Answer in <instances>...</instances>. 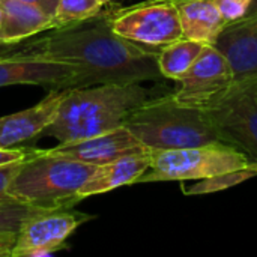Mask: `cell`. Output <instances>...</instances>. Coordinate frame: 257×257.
<instances>
[{
    "label": "cell",
    "instance_id": "28",
    "mask_svg": "<svg viewBox=\"0 0 257 257\" xmlns=\"http://www.w3.org/2000/svg\"><path fill=\"white\" fill-rule=\"evenodd\" d=\"M2 20H3V8H2V3H0V24H2Z\"/></svg>",
    "mask_w": 257,
    "mask_h": 257
},
{
    "label": "cell",
    "instance_id": "4",
    "mask_svg": "<svg viewBox=\"0 0 257 257\" xmlns=\"http://www.w3.org/2000/svg\"><path fill=\"white\" fill-rule=\"evenodd\" d=\"M98 166L77 160L35 154L27 158L8 185V194L18 203L51 211L74 208L78 190L92 176Z\"/></svg>",
    "mask_w": 257,
    "mask_h": 257
},
{
    "label": "cell",
    "instance_id": "9",
    "mask_svg": "<svg viewBox=\"0 0 257 257\" xmlns=\"http://www.w3.org/2000/svg\"><path fill=\"white\" fill-rule=\"evenodd\" d=\"M173 98L184 105L206 108L223 98L235 83L229 59L214 45H205L193 66L178 80Z\"/></svg>",
    "mask_w": 257,
    "mask_h": 257
},
{
    "label": "cell",
    "instance_id": "27",
    "mask_svg": "<svg viewBox=\"0 0 257 257\" xmlns=\"http://www.w3.org/2000/svg\"><path fill=\"white\" fill-rule=\"evenodd\" d=\"M102 2V5H111L113 2H116V0H101Z\"/></svg>",
    "mask_w": 257,
    "mask_h": 257
},
{
    "label": "cell",
    "instance_id": "26",
    "mask_svg": "<svg viewBox=\"0 0 257 257\" xmlns=\"http://www.w3.org/2000/svg\"><path fill=\"white\" fill-rule=\"evenodd\" d=\"M253 17H257V0H253V2H251V5H250L247 14H245V17H244L242 20H245V18H253Z\"/></svg>",
    "mask_w": 257,
    "mask_h": 257
},
{
    "label": "cell",
    "instance_id": "14",
    "mask_svg": "<svg viewBox=\"0 0 257 257\" xmlns=\"http://www.w3.org/2000/svg\"><path fill=\"white\" fill-rule=\"evenodd\" d=\"M3 20L0 24V44H21L29 38L56 29L54 18L39 6L24 0H3Z\"/></svg>",
    "mask_w": 257,
    "mask_h": 257
},
{
    "label": "cell",
    "instance_id": "10",
    "mask_svg": "<svg viewBox=\"0 0 257 257\" xmlns=\"http://www.w3.org/2000/svg\"><path fill=\"white\" fill-rule=\"evenodd\" d=\"M36 84L47 90L92 86L89 75L74 65L23 56H0V87Z\"/></svg>",
    "mask_w": 257,
    "mask_h": 257
},
{
    "label": "cell",
    "instance_id": "25",
    "mask_svg": "<svg viewBox=\"0 0 257 257\" xmlns=\"http://www.w3.org/2000/svg\"><path fill=\"white\" fill-rule=\"evenodd\" d=\"M24 2H29V3H33V5L39 6L42 11H45L53 18H54V12H56L57 3H59V0H24Z\"/></svg>",
    "mask_w": 257,
    "mask_h": 257
},
{
    "label": "cell",
    "instance_id": "18",
    "mask_svg": "<svg viewBox=\"0 0 257 257\" xmlns=\"http://www.w3.org/2000/svg\"><path fill=\"white\" fill-rule=\"evenodd\" d=\"M257 176V163H251L245 167L223 172L205 179H199L194 185H190L188 188H184V193L187 196H196V194H209L223 191L227 188H232L235 185H239L251 178Z\"/></svg>",
    "mask_w": 257,
    "mask_h": 257
},
{
    "label": "cell",
    "instance_id": "1",
    "mask_svg": "<svg viewBox=\"0 0 257 257\" xmlns=\"http://www.w3.org/2000/svg\"><path fill=\"white\" fill-rule=\"evenodd\" d=\"M161 48V47H160ZM157 47L133 42L117 35L110 11L102 15L53 29L51 33L29 41L0 56H23L74 65L89 75L90 84H131L163 81Z\"/></svg>",
    "mask_w": 257,
    "mask_h": 257
},
{
    "label": "cell",
    "instance_id": "21",
    "mask_svg": "<svg viewBox=\"0 0 257 257\" xmlns=\"http://www.w3.org/2000/svg\"><path fill=\"white\" fill-rule=\"evenodd\" d=\"M251 2L253 0H215L218 9L227 24L242 20L251 5Z\"/></svg>",
    "mask_w": 257,
    "mask_h": 257
},
{
    "label": "cell",
    "instance_id": "8",
    "mask_svg": "<svg viewBox=\"0 0 257 257\" xmlns=\"http://www.w3.org/2000/svg\"><path fill=\"white\" fill-rule=\"evenodd\" d=\"M93 220L72 208L38 211L27 217L17 230L11 257H44L68 248L65 241L83 223Z\"/></svg>",
    "mask_w": 257,
    "mask_h": 257
},
{
    "label": "cell",
    "instance_id": "6",
    "mask_svg": "<svg viewBox=\"0 0 257 257\" xmlns=\"http://www.w3.org/2000/svg\"><path fill=\"white\" fill-rule=\"evenodd\" d=\"M220 142L244 152L257 163V93L254 81L233 83L217 102L203 108Z\"/></svg>",
    "mask_w": 257,
    "mask_h": 257
},
{
    "label": "cell",
    "instance_id": "2",
    "mask_svg": "<svg viewBox=\"0 0 257 257\" xmlns=\"http://www.w3.org/2000/svg\"><path fill=\"white\" fill-rule=\"evenodd\" d=\"M166 86L148 89L140 83H105L69 89L54 120L41 137H54L60 143L75 142L123 126L125 119L143 102L167 93Z\"/></svg>",
    "mask_w": 257,
    "mask_h": 257
},
{
    "label": "cell",
    "instance_id": "23",
    "mask_svg": "<svg viewBox=\"0 0 257 257\" xmlns=\"http://www.w3.org/2000/svg\"><path fill=\"white\" fill-rule=\"evenodd\" d=\"M33 154H35V148H11V149L0 148V167L21 160H27Z\"/></svg>",
    "mask_w": 257,
    "mask_h": 257
},
{
    "label": "cell",
    "instance_id": "15",
    "mask_svg": "<svg viewBox=\"0 0 257 257\" xmlns=\"http://www.w3.org/2000/svg\"><path fill=\"white\" fill-rule=\"evenodd\" d=\"M149 151L125 155L111 163L98 166L92 176L78 190V199L83 200L86 197L102 194L123 185H133L149 169Z\"/></svg>",
    "mask_w": 257,
    "mask_h": 257
},
{
    "label": "cell",
    "instance_id": "17",
    "mask_svg": "<svg viewBox=\"0 0 257 257\" xmlns=\"http://www.w3.org/2000/svg\"><path fill=\"white\" fill-rule=\"evenodd\" d=\"M203 48L205 44L187 38L163 45L158 51V66L161 75L175 81L181 80V77L193 66Z\"/></svg>",
    "mask_w": 257,
    "mask_h": 257
},
{
    "label": "cell",
    "instance_id": "29",
    "mask_svg": "<svg viewBox=\"0 0 257 257\" xmlns=\"http://www.w3.org/2000/svg\"><path fill=\"white\" fill-rule=\"evenodd\" d=\"M254 87H256V93H257V80H254Z\"/></svg>",
    "mask_w": 257,
    "mask_h": 257
},
{
    "label": "cell",
    "instance_id": "5",
    "mask_svg": "<svg viewBox=\"0 0 257 257\" xmlns=\"http://www.w3.org/2000/svg\"><path fill=\"white\" fill-rule=\"evenodd\" d=\"M149 154L151 166L136 184L199 181L254 163L239 149L221 142L182 149H155Z\"/></svg>",
    "mask_w": 257,
    "mask_h": 257
},
{
    "label": "cell",
    "instance_id": "19",
    "mask_svg": "<svg viewBox=\"0 0 257 257\" xmlns=\"http://www.w3.org/2000/svg\"><path fill=\"white\" fill-rule=\"evenodd\" d=\"M101 0H59L54 12L56 27L95 17L102 9Z\"/></svg>",
    "mask_w": 257,
    "mask_h": 257
},
{
    "label": "cell",
    "instance_id": "11",
    "mask_svg": "<svg viewBox=\"0 0 257 257\" xmlns=\"http://www.w3.org/2000/svg\"><path fill=\"white\" fill-rule=\"evenodd\" d=\"M146 151L148 149L131 134L126 126H119L93 137L60 143L51 149H39V154L71 158L92 166H102L120 157Z\"/></svg>",
    "mask_w": 257,
    "mask_h": 257
},
{
    "label": "cell",
    "instance_id": "7",
    "mask_svg": "<svg viewBox=\"0 0 257 257\" xmlns=\"http://www.w3.org/2000/svg\"><path fill=\"white\" fill-rule=\"evenodd\" d=\"M113 30L137 44L163 47L184 38L175 0H148L110 11Z\"/></svg>",
    "mask_w": 257,
    "mask_h": 257
},
{
    "label": "cell",
    "instance_id": "30",
    "mask_svg": "<svg viewBox=\"0 0 257 257\" xmlns=\"http://www.w3.org/2000/svg\"><path fill=\"white\" fill-rule=\"evenodd\" d=\"M0 2H3V0H0Z\"/></svg>",
    "mask_w": 257,
    "mask_h": 257
},
{
    "label": "cell",
    "instance_id": "13",
    "mask_svg": "<svg viewBox=\"0 0 257 257\" xmlns=\"http://www.w3.org/2000/svg\"><path fill=\"white\" fill-rule=\"evenodd\" d=\"M214 47L229 59L235 83L257 80V17L226 24Z\"/></svg>",
    "mask_w": 257,
    "mask_h": 257
},
{
    "label": "cell",
    "instance_id": "22",
    "mask_svg": "<svg viewBox=\"0 0 257 257\" xmlns=\"http://www.w3.org/2000/svg\"><path fill=\"white\" fill-rule=\"evenodd\" d=\"M24 161L26 160H21V161H17V163L0 167V203H12V202H15L14 199H11V196L8 194L6 190H8L9 182L12 181V178L20 170V167L23 166Z\"/></svg>",
    "mask_w": 257,
    "mask_h": 257
},
{
    "label": "cell",
    "instance_id": "3",
    "mask_svg": "<svg viewBox=\"0 0 257 257\" xmlns=\"http://www.w3.org/2000/svg\"><path fill=\"white\" fill-rule=\"evenodd\" d=\"M123 126L148 151L182 149L220 142L208 113L203 108L179 104L172 90L139 105L125 119Z\"/></svg>",
    "mask_w": 257,
    "mask_h": 257
},
{
    "label": "cell",
    "instance_id": "12",
    "mask_svg": "<svg viewBox=\"0 0 257 257\" xmlns=\"http://www.w3.org/2000/svg\"><path fill=\"white\" fill-rule=\"evenodd\" d=\"M68 90H50L39 104L0 117V148H20L27 142L41 139V133L54 120Z\"/></svg>",
    "mask_w": 257,
    "mask_h": 257
},
{
    "label": "cell",
    "instance_id": "16",
    "mask_svg": "<svg viewBox=\"0 0 257 257\" xmlns=\"http://www.w3.org/2000/svg\"><path fill=\"white\" fill-rule=\"evenodd\" d=\"M182 35L187 39L215 45L221 30L227 24L215 0H175Z\"/></svg>",
    "mask_w": 257,
    "mask_h": 257
},
{
    "label": "cell",
    "instance_id": "20",
    "mask_svg": "<svg viewBox=\"0 0 257 257\" xmlns=\"http://www.w3.org/2000/svg\"><path fill=\"white\" fill-rule=\"evenodd\" d=\"M38 211L44 209H36L18 202L0 203V232H17L21 223Z\"/></svg>",
    "mask_w": 257,
    "mask_h": 257
},
{
    "label": "cell",
    "instance_id": "24",
    "mask_svg": "<svg viewBox=\"0 0 257 257\" xmlns=\"http://www.w3.org/2000/svg\"><path fill=\"white\" fill-rule=\"evenodd\" d=\"M17 241V232H0V257H11Z\"/></svg>",
    "mask_w": 257,
    "mask_h": 257
}]
</instances>
